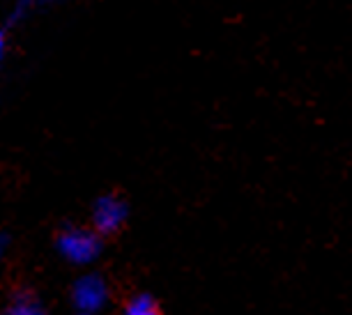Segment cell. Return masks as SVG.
I'll return each mask as SVG.
<instances>
[{"label": "cell", "mask_w": 352, "mask_h": 315, "mask_svg": "<svg viewBox=\"0 0 352 315\" xmlns=\"http://www.w3.org/2000/svg\"><path fill=\"white\" fill-rule=\"evenodd\" d=\"M127 221V203L118 196H104L97 200L92 224L97 235H113L118 232Z\"/></svg>", "instance_id": "obj_1"}, {"label": "cell", "mask_w": 352, "mask_h": 315, "mask_svg": "<svg viewBox=\"0 0 352 315\" xmlns=\"http://www.w3.org/2000/svg\"><path fill=\"white\" fill-rule=\"evenodd\" d=\"M120 315H164L159 301L148 292H138L124 301Z\"/></svg>", "instance_id": "obj_2"}]
</instances>
